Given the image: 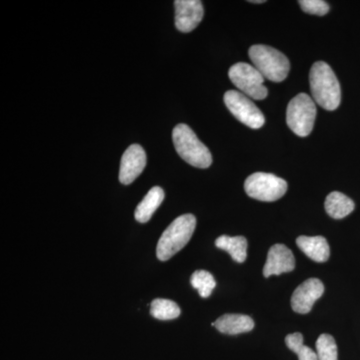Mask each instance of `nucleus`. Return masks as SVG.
<instances>
[{
    "label": "nucleus",
    "mask_w": 360,
    "mask_h": 360,
    "mask_svg": "<svg viewBox=\"0 0 360 360\" xmlns=\"http://www.w3.org/2000/svg\"><path fill=\"white\" fill-rule=\"evenodd\" d=\"M165 191L160 186H155L148 191L146 198L137 205L134 217L141 224H146L153 217V213L165 200Z\"/></svg>",
    "instance_id": "nucleus-15"
},
{
    "label": "nucleus",
    "mask_w": 360,
    "mask_h": 360,
    "mask_svg": "<svg viewBox=\"0 0 360 360\" xmlns=\"http://www.w3.org/2000/svg\"><path fill=\"white\" fill-rule=\"evenodd\" d=\"M251 4H264V0H251Z\"/></svg>",
    "instance_id": "nucleus-23"
},
{
    "label": "nucleus",
    "mask_w": 360,
    "mask_h": 360,
    "mask_svg": "<svg viewBox=\"0 0 360 360\" xmlns=\"http://www.w3.org/2000/svg\"><path fill=\"white\" fill-rule=\"evenodd\" d=\"M146 167V153L139 144H132L123 153L120 162V181L124 186L132 184Z\"/></svg>",
    "instance_id": "nucleus-11"
},
{
    "label": "nucleus",
    "mask_w": 360,
    "mask_h": 360,
    "mask_svg": "<svg viewBox=\"0 0 360 360\" xmlns=\"http://www.w3.org/2000/svg\"><path fill=\"white\" fill-rule=\"evenodd\" d=\"M323 292L324 285L319 279H307L296 288L291 296V307L297 314H309Z\"/></svg>",
    "instance_id": "nucleus-10"
},
{
    "label": "nucleus",
    "mask_w": 360,
    "mask_h": 360,
    "mask_svg": "<svg viewBox=\"0 0 360 360\" xmlns=\"http://www.w3.org/2000/svg\"><path fill=\"white\" fill-rule=\"evenodd\" d=\"M181 314L180 307L174 302L163 298H156L150 304V314L160 321H172Z\"/></svg>",
    "instance_id": "nucleus-18"
},
{
    "label": "nucleus",
    "mask_w": 360,
    "mask_h": 360,
    "mask_svg": "<svg viewBox=\"0 0 360 360\" xmlns=\"http://www.w3.org/2000/svg\"><path fill=\"white\" fill-rule=\"evenodd\" d=\"M172 141L180 158L188 165L198 168H207L212 165V155L194 134L193 129L184 123H180L172 131Z\"/></svg>",
    "instance_id": "nucleus-3"
},
{
    "label": "nucleus",
    "mask_w": 360,
    "mask_h": 360,
    "mask_svg": "<svg viewBox=\"0 0 360 360\" xmlns=\"http://www.w3.org/2000/svg\"><path fill=\"white\" fill-rule=\"evenodd\" d=\"M191 283L202 298L210 297L217 286L214 277L205 270H198L191 276Z\"/></svg>",
    "instance_id": "nucleus-19"
},
{
    "label": "nucleus",
    "mask_w": 360,
    "mask_h": 360,
    "mask_svg": "<svg viewBox=\"0 0 360 360\" xmlns=\"http://www.w3.org/2000/svg\"><path fill=\"white\" fill-rule=\"evenodd\" d=\"M296 245L315 262H328L330 255L328 240L323 236H300L296 239Z\"/></svg>",
    "instance_id": "nucleus-14"
},
{
    "label": "nucleus",
    "mask_w": 360,
    "mask_h": 360,
    "mask_svg": "<svg viewBox=\"0 0 360 360\" xmlns=\"http://www.w3.org/2000/svg\"><path fill=\"white\" fill-rule=\"evenodd\" d=\"M174 7L175 26L181 32H193L205 15L202 2L200 0H176Z\"/></svg>",
    "instance_id": "nucleus-9"
},
{
    "label": "nucleus",
    "mask_w": 360,
    "mask_h": 360,
    "mask_svg": "<svg viewBox=\"0 0 360 360\" xmlns=\"http://www.w3.org/2000/svg\"><path fill=\"white\" fill-rule=\"evenodd\" d=\"M224 103L234 117L246 127L252 129L264 127L265 118L262 111L243 92L236 90L225 92Z\"/></svg>",
    "instance_id": "nucleus-8"
},
{
    "label": "nucleus",
    "mask_w": 360,
    "mask_h": 360,
    "mask_svg": "<svg viewBox=\"0 0 360 360\" xmlns=\"http://www.w3.org/2000/svg\"><path fill=\"white\" fill-rule=\"evenodd\" d=\"M316 115L314 99L307 94H300L288 103L286 122L296 135L305 137L311 134Z\"/></svg>",
    "instance_id": "nucleus-5"
},
{
    "label": "nucleus",
    "mask_w": 360,
    "mask_h": 360,
    "mask_svg": "<svg viewBox=\"0 0 360 360\" xmlns=\"http://www.w3.org/2000/svg\"><path fill=\"white\" fill-rule=\"evenodd\" d=\"M215 245L219 250L227 251L234 262L243 264L248 257V240L243 236H221L215 240Z\"/></svg>",
    "instance_id": "nucleus-17"
},
{
    "label": "nucleus",
    "mask_w": 360,
    "mask_h": 360,
    "mask_svg": "<svg viewBox=\"0 0 360 360\" xmlns=\"http://www.w3.org/2000/svg\"><path fill=\"white\" fill-rule=\"evenodd\" d=\"M212 326L224 335H236L250 333L255 328V321L245 314H224L213 322Z\"/></svg>",
    "instance_id": "nucleus-13"
},
{
    "label": "nucleus",
    "mask_w": 360,
    "mask_h": 360,
    "mask_svg": "<svg viewBox=\"0 0 360 360\" xmlns=\"http://www.w3.org/2000/svg\"><path fill=\"white\" fill-rule=\"evenodd\" d=\"M229 79L246 96L257 101L266 98L269 90L264 86V77L255 68L245 63L232 65L229 71Z\"/></svg>",
    "instance_id": "nucleus-7"
},
{
    "label": "nucleus",
    "mask_w": 360,
    "mask_h": 360,
    "mask_svg": "<svg viewBox=\"0 0 360 360\" xmlns=\"http://www.w3.org/2000/svg\"><path fill=\"white\" fill-rule=\"evenodd\" d=\"M300 7L304 13L323 16L328 13L329 6L323 0H300Z\"/></svg>",
    "instance_id": "nucleus-22"
},
{
    "label": "nucleus",
    "mask_w": 360,
    "mask_h": 360,
    "mask_svg": "<svg viewBox=\"0 0 360 360\" xmlns=\"http://www.w3.org/2000/svg\"><path fill=\"white\" fill-rule=\"evenodd\" d=\"M324 207L329 217L335 219H342L354 212L355 205L354 200L345 194L333 191L326 198Z\"/></svg>",
    "instance_id": "nucleus-16"
},
{
    "label": "nucleus",
    "mask_w": 360,
    "mask_h": 360,
    "mask_svg": "<svg viewBox=\"0 0 360 360\" xmlns=\"http://www.w3.org/2000/svg\"><path fill=\"white\" fill-rule=\"evenodd\" d=\"M253 66L270 82H281L288 77L290 70L288 58L281 51L267 45H253L250 49Z\"/></svg>",
    "instance_id": "nucleus-4"
},
{
    "label": "nucleus",
    "mask_w": 360,
    "mask_h": 360,
    "mask_svg": "<svg viewBox=\"0 0 360 360\" xmlns=\"http://www.w3.org/2000/svg\"><path fill=\"white\" fill-rule=\"evenodd\" d=\"M285 343L291 352L297 354L298 360H319L316 352L303 343L302 333H295L285 338Z\"/></svg>",
    "instance_id": "nucleus-20"
},
{
    "label": "nucleus",
    "mask_w": 360,
    "mask_h": 360,
    "mask_svg": "<svg viewBox=\"0 0 360 360\" xmlns=\"http://www.w3.org/2000/svg\"><path fill=\"white\" fill-rule=\"evenodd\" d=\"M245 193L251 198L272 202L281 200L288 191V182L271 174L257 172L245 182Z\"/></svg>",
    "instance_id": "nucleus-6"
},
{
    "label": "nucleus",
    "mask_w": 360,
    "mask_h": 360,
    "mask_svg": "<svg viewBox=\"0 0 360 360\" xmlns=\"http://www.w3.org/2000/svg\"><path fill=\"white\" fill-rule=\"evenodd\" d=\"M316 354L319 360H338L335 338L326 333L319 336L316 340Z\"/></svg>",
    "instance_id": "nucleus-21"
},
{
    "label": "nucleus",
    "mask_w": 360,
    "mask_h": 360,
    "mask_svg": "<svg viewBox=\"0 0 360 360\" xmlns=\"http://www.w3.org/2000/svg\"><path fill=\"white\" fill-rule=\"evenodd\" d=\"M196 226V219L193 214L177 217L165 229L158 240L156 255L161 262H167L174 257L191 240Z\"/></svg>",
    "instance_id": "nucleus-2"
},
{
    "label": "nucleus",
    "mask_w": 360,
    "mask_h": 360,
    "mask_svg": "<svg viewBox=\"0 0 360 360\" xmlns=\"http://www.w3.org/2000/svg\"><path fill=\"white\" fill-rule=\"evenodd\" d=\"M295 267V259L292 251L283 245L271 246L267 255L266 262L264 267V276H281L286 272L292 271Z\"/></svg>",
    "instance_id": "nucleus-12"
},
{
    "label": "nucleus",
    "mask_w": 360,
    "mask_h": 360,
    "mask_svg": "<svg viewBox=\"0 0 360 360\" xmlns=\"http://www.w3.org/2000/svg\"><path fill=\"white\" fill-rule=\"evenodd\" d=\"M310 90L315 103L326 110H335L341 101L340 82L333 68L324 63L317 61L309 72Z\"/></svg>",
    "instance_id": "nucleus-1"
}]
</instances>
